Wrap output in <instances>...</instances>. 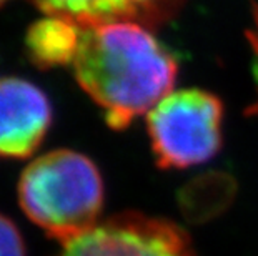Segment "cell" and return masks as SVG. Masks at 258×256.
<instances>
[{
	"label": "cell",
	"instance_id": "3957f363",
	"mask_svg": "<svg viewBox=\"0 0 258 256\" xmlns=\"http://www.w3.org/2000/svg\"><path fill=\"white\" fill-rule=\"evenodd\" d=\"M223 103L210 92H172L148 113L147 130L157 166L185 170L212 160L222 148Z\"/></svg>",
	"mask_w": 258,
	"mask_h": 256
},
{
	"label": "cell",
	"instance_id": "52a82bcc",
	"mask_svg": "<svg viewBox=\"0 0 258 256\" xmlns=\"http://www.w3.org/2000/svg\"><path fill=\"white\" fill-rule=\"evenodd\" d=\"M82 29L58 17L34 22L25 34V53L40 70L74 63L80 47Z\"/></svg>",
	"mask_w": 258,
	"mask_h": 256
},
{
	"label": "cell",
	"instance_id": "7a4b0ae2",
	"mask_svg": "<svg viewBox=\"0 0 258 256\" xmlns=\"http://www.w3.org/2000/svg\"><path fill=\"white\" fill-rule=\"evenodd\" d=\"M103 195V180L95 163L67 148L35 158L19 180L22 211L60 243L97 225Z\"/></svg>",
	"mask_w": 258,
	"mask_h": 256
},
{
	"label": "cell",
	"instance_id": "277c9868",
	"mask_svg": "<svg viewBox=\"0 0 258 256\" xmlns=\"http://www.w3.org/2000/svg\"><path fill=\"white\" fill-rule=\"evenodd\" d=\"M55 256H197L188 235L165 218L127 211L62 243Z\"/></svg>",
	"mask_w": 258,
	"mask_h": 256
},
{
	"label": "cell",
	"instance_id": "ba28073f",
	"mask_svg": "<svg viewBox=\"0 0 258 256\" xmlns=\"http://www.w3.org/2000/svg\"><path fill=\"white\" fill-rule=\"evenodd\" d=\"M0 256H25L19 228L4 215H0Z\"/></svg>",
	"mask_w": 258,
	"mask_h": 256
},
{
	"label": "cell",
	"instance_id": "8992f818",
	"mask_svg": "<svg viewBox=\"0 0 258 256\" xmlns=\"http://www.w3.org/2000/svg\"><path fill=\"white\" fill-rule=\"evenodd\" d=\"M47 17L65 19L80 29L115 22L160 27L172 20L186 0H30Z\"/></svg>",
	"mask_w": 258,
	"mask_h": 256
},
{
	"label": "cell",
	"instance_id": "5b68a950",
	"mask_svg": "<svg viewBox=\"0 0 258 256\" xmlns=\"http://www.w3.org/2000/svg\"><path fill=\"white\" fill-rule=\"evenodd\" d=\"M50 125L52 105L37 85L19 77L0 78V156H30Z\"/></svg>",
	"mask_w": 258,
	"mask_h": 256
},
{
	"label": "cell",
	"instance_id": "6da1fadb",
	"mask_svg": "<svg viewBox=\"0 0 258 256\" xmlns=\"http://www.w3.org/2000/svg\"><path fill=\"white\" fill-rule=\"evenodd\" d=\"M79 85L113 130L150 113L177 80V60L144 25L115 22L82 29L74 60Z\"/></svg>",
	"mask_w": 258,
	"mask_h": 256
},
{
	"label": "cell",
	"instance_id": "30bf717a",
	"mask_svg": "<svg viewBox=\"0 0 258 256\" xmlns=\"http://www.w3.org/2000/svg\"><path fill=\"white\" fill-rule=\"evenodd\" d=\"M5 2H9V0H0V7H2V5H4Z\"/></svg>",
	"mask_w": 258,
	"mask_h": 256
},
{
	"label": "cell",
	"instance_id": "9c48e42d",
	"mask_svg": "<svg viewBox=\"0 0 258 256\" xmlns=\"http://www.w3.org/2000/svg\"><path fill=\"white\" fill-rule=\"evenodd\" d=\"M248 42L251 45V53H253V62H251V70H253V78L256 83V99L248 107L246 113L248 115H258V2L253 4V25L248 30Z\"/></svg>",
	"mask_w": 258,
	"mask_h": 256
}]
</instances>
